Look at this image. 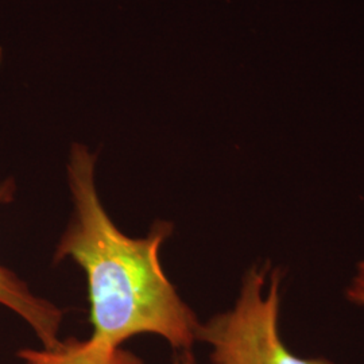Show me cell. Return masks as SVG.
<instances>
[{"mask_svg": "<svg viewBox=\"0 0 364 364\" xmlns=\"http://www.w3.org/2000/svg\"><path fill=\"white\" fill-rule=\"evenodd\" d=\"M13 181L0 185V205L14 198ZM0 305L21 316L33 328L43 348L52 350L61 344L60 331L64 314L50 301L37 297L13 272L0 266Z\"/></svg>", "mask_w": 364, "mask_h": 364, "instance_id": "3", "label": "cell"}, {"mask_svg": "<svg viewBox=\"0 0 364 364\" xmlns=\"http://www.w3.org/2000/svg\"><path fill=\"white\" fill-rule=\"evenodd\" d=\"M266 273L267 267H252L234 308L200 326L197 341L210 347L212 364H336L326 358H301L287 348L279 333L282 275L274 272L264 296Z\"/></svg>", "mask_w": 364, "mask_h": 364, "instance_id": "2", "label": "cell"}, {"mask_svg": "<svg viewBox=\"0 0 364 364\" xmlns=\"http://www.w3.org/2000/svg\"><path fill=\"white\" fill-rule=\"evenodd\" d=\"M18 356L25 364H144L132 352L99 344L92 338H66L52 350H22Z\"/></svg>", "mask_w": 364, "mask_h": 364, "instance_id": "4", "label": "cell"}, {"mask_svg": "<svg viewBox=\"0 0 364 364\" xmlns=\"http://www.w3.org/2000/svg\"><path fill=\"white\" fill-rule=\"evenodd\" d=\"M73 213L55 250L54 260H73L87 277L92 338L120 347L129 338L151 333L176 351L191 352L197 341L195 312L182 301L159 259L171 234L156 221L144 237L119 231L105 210L95 183V158L75 146L68 166Z\"/></svg>", "mask_w": 364, "mask_h": 364, "instance_id": "1", "label": "cell"}, {"mask_svg": "<svg viewBox=\"0 0 364 364\" xmlns=\"http://www.w3.org/2000/svg\"><path fill=\"white\" fill-rule=\"evenodd\" d=\"M347 299L356 305H364V260L358 266V274L347 290Z\"/></svg>", "mask_w": 364, "mask_h": 364, "instance_id": "5", "label": "cell"}, {"mask_svg": "<svg viewBox=\"0 0 364 364\" xmlns=\"http://www.w3.org/2000/svg\"><path fill=\"white\" fill-rule=\"evenodd\" d=\"M0 55H1V54H0Z\"/></svg>", "mask_w": 364, "mask_h": 364, "instance_id": "7", "label": "cell"}, {"mask_svg": "<svg viewBox=\"0 0 364 364\" xmlns=\"http://www.w3.org/2000/svg\"><path fill=\"white\" fill-rule=\"evenodd\" d=\"M173 364H198L195 360L193 355L191 352H185L180 359H177Z\"/></svg>", "mask_w": 364, "mask_h": 364, "instance_id": "6", "label": "cell"}]
</instances>
